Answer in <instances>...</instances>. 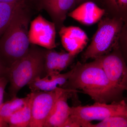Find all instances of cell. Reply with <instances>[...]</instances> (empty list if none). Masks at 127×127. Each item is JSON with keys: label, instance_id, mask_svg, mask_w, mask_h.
I'll return each mask as SVG.
<instances>
[{"label": "cell", "instance_id": "6da1fadb", "mask_svg": "<svg viewBox=\"0 0 127 127\" xmlns=\"http://www.w3.org/2000/svg\"><path fill=\"white\" fill-rule=\"evenodd\" d=\"M88 63L77 62L62 88L87 94L95 102L110 103L123 100L124 91L116 88L107 77L99 60Z\"/></svg>", "mask_w": 127, "mask_h": 127}, {"label": "cell", "instance_id": "d4e9b609", "mask_svg": "<svg viewBox=\"0 0 127 127\" xmlns=\"http://www.w3.org/2000/svg\"><path fill=\"white\" fill-rule=\"evenodd\" d=\"M95 0H75V8L79 5L87 1L95 2Z\"/></svg>", "mask_w": 127, "mask_h": 127}, {"label": "cell", "instance_id": "8fae6325", "mask_svg": "<svg viewBox=\"0 0 127 127\" xmlns=\"http://www.w3.org/2000/svg\"><path fill=\"white\" fill-rule=\"evenodd\" d=\"M105 11L93 1H87L81 4L67 16L79 23L87 26L97 23L104 15Z\"/></svg>", "mask_w": 127, "mask_h": 127}, {"label": "cell", "instance_id": "2e32d148", "mask_svg": "<svg viewBox=\"0 0 127 127\" xmlns=\"http://www.w3.org/2000/svg\"><path fill=\"white\" fill-rule=\"evenodd\" d=\"M28 97V95L26 97L22 98L16 96L1 104L0 106V127H8L7 124L8 118L16 111L24 106Z\"/></svg>", "mask_w": 127, "mask_h": 127}, {"label": "cell", "instance_id": "603a6c76", "mask_svg": "<svg viewBox=\"0 0 127 127\" xmlns=\"http://www.w3.org/2000/svg\"><path fill=\"white\" fill-rule=\"evenodd\" d=\"M2 76L8 77V69L5 67L0 61V77Z\"/></svg>", "mask_w": 127, "mask_h": 127}, {"label": "cell", "instance_id": "e0dca14e", "mask_svg": "<svg viewBox=\"0 0 127 127\" xmlns=\"http://www.w3.org/2000/svg\"><path fill=\"white\" fill-rule=\"evenodd\" d=\"M26 0L11 2H0V38L6 30L15 12Z\"/></svg>", "mask_w": 127, "mask_h": 127}, {"label": "cell", "instance_id": "52a82bcc", "mask_svg": "<svg viewBox=\"0 0 127 127\" xmlns=\"http://www.w3.org/2000/svg\"><path fill=\"white\" fill-rule=\"evenodd\" d=\"M100 61L107 77L117 88L127 89V67L119 45L112 51L97 58Z\"/></svg>", "mask_w": 127, "mask_h": 127}, {"label": "cell", "instance_id": "4fadbf2b", "mask_svg": "<svg viewBox=\"0 0 127 127\" xmlns=\"http://www.w3.org/2000/svg\"><path fill=\"white\" fill-rule=\"evenodd\" d=\"M75 8V0H56L44 7L59 31L63 26L68 12Z\"/></svg>", "mask_w": 127, "mask_h": 127}, {"label": "cell", "instance_id": "7402d4cb", "mask_svg": "<svg viewBox=\"0 0 127 127\" xmlns=\"http://www.w3.org/2000/svg\"><path fill=\"white\" fill-rule=\"evenodd\" d=\"M9 83L8 77L6 76L0 77V106L3 103L5 89Z\"/></svg>", "mask_w": 127, "mask_h": 127}, {"label": "cell", "instance_id": "d6986e66", "mask_svg": "<svg viewBox=\"0 0 127 127\" xmlns=\"http://www.w3.org/2000/svg\"><path fill=\"white\" fill-rule=\"evenodd\" d=\"M127 116H113L107 118L96 124L91 123L90 127H127Z\"/></svg>", "mask_w": 127, "mask_h": 127}, {"label": "cell", "instance_id": "ac0fdd59", "mask_svg": "<svg viewBox=\"0 0 127 127\" xmlns=\"http://www.w3.org/2000/svg\"><path fill=\"white\" fill-rule=\"evenodd\" d=\"M60 54V52L57 51L54 49L45 48L44 59L45 76L52 73L57 72L56 70Z\"/></svg>", "mask_w": 127, "mask_h": 127}, {"label": "cell", "instance_id": "5bb4252c", "mask_svg": "<svg viewBox=\"0 0 127 127\" xmlns=\"http://www.w3.org/2000/svg\"><path fill=\"white\" fill-rule=\"evenodd\" d=\"M94 2L104 10V16L127 22V0H95Z\"/></svg>", "mask_w": 127, "mask_h": 127}, {"label": "cell", "instance_id": "9c48e42d", "mask_svg": "<svg viewBox=\"0 0 127 127\" xmlns=\"http://www.w3.org/2000/svg\"><path fill=\"white\" fill-rule=\"evenodd\" d=\"M58 32L63 47L76 56L85 48L89 40L85 32L78 27L64 26Z\"/></svg>", "mask_w": 127, "mask_h": 127}, {"label": "cell", "instance_id": "ffe728a7", "mask_svg": "<svg viewBox=\"0 0 127 127\" xmlns=\"http://www.w3.org/2000/svg\"><path fill=\"white\" fill-rule=\"evenodd\" d=\"M77 56L70 53L62 51L60 52L56 71L60 73L71 64Z\"/></svg>", "mask_w": 127, "mask_h": 127}, {"label": "cell", "instance_id": "5b68a950", "mask_svg": "<svg viewBox=\"0 0 127 127\" xmlns=\"http://www.w3.org/2000/svg\"><path fill=\"white\" fill-rule=\"evenodd\" d=\"M116 116H127V104L124 99L110 103L95 102L91 105L70 107V117L80 127H89L92 121Z\"/></svg>", "mask_w": 127, "mask_h": 127}, {"label": "cell", "instance_id": "484cf974", "mask_svg": "<svg viewBox=\"0 0 127 127\" xmlns=\"http://www.w3.org/2000/svg\"><path fill=\"white\" fill-rule=\"evenodd\" d=\"M21 0H0V2H11Z\"/></svg>", "mask_w": 127, "mask_h": 127}, {"label": "cell", "instance_id": "30bf717a", "mask_svg": "<svg viewBox=\"0 0 127 127\" xmlns=\"http://www.w3.org/2000/svg\"><path fill=\"white\" fill-rule=\"evenodd\" d=\"M79 92L77 90L66 89L57 100L43 127H63L70 114V107L68 106L67 100L73 94Z\"/></svg>", "mask_w": 127, "mask_h": 127}, {"label": "cell", "instance_id": "9a60e30c", "mask_svg": "<svg viewBox=\"0 0 127 127\" xmlns=\"http://www.w3.org/2000/svg\"><path fill=\"white\" fill-rule=\"evenodd\" d=\"M24 106L18 109L8 118L7 124L8 127H29L31 118V103L30 94Z\"/></svg>", "mask_w": 127, "mask_h": 127}, {"label": "cell", "instance_id": "44dd1931", "mask_svg": "<svg viewBox=\"0 0 127 127\" xmlns=\"http://www.w3.org/2000/svg\"><path fill=\"white\" fill-rule=\"evenodd\" d=\"M127 22L124 26L119 41V47L125 59L127 55Z\"/></svg>", "mask_w": 127, "mask_h": 127}, {"label": "cell", "instance_id": "3957f363", "mask_svg": "<svg viewBox=\"0 0 127 127\" xmlns=\"http://www.w3.org/2000/svg\"><path fill=\"white\" fill-rule=\"evenodd\" d=\"M45 48L31 44L27 54L8 69L9 93L11 98L16 96L21 89L35 78L45 75Z\"/></svg>", "mask_w": 127, "mask_h": 127}, {"label": "cell", "instance_id": "ba28073f", "mask_svg": "<svg viewBox=\"0 0 127 127\" xmlns=\"http://www.w3.org/2000/svg\"><path fill=\"white\" fill-rule=\"evenodd\" d=\"M56 33L54 23L48 21L41 15L30 22L28 37L31 44L47 49H55L57 47Z\"/></svg>", "mask_w": 127, "mask_h": 127}, {"label": "cell", "instance_id": "7c38bea8", "mask_svg": "<svg viewBox=\"0 0 127 127\" xmlns=\"http://www.w3.org/2000/svg\"><path fill=\"white\" fill-rule=\"evenodd\" d=\"M72 69L64 73L54 72L46 75L44 77H38L27 86L31 92H50L58 88H62L66 83L72 72Z\"/></svg>", "mask_w": 127, "mask_h": 127}, {"label": "cell", "instance_id": "cb8c5ba5", "mask_svg": "<svg viewBox=\"0 0 127 127\" xmlns=\"http://www.w3.org/2000/svg\"><path fill=\"white\" fill-rule=\"evenodd\" d=\"M56 0H41V8L43 9L44 7Z\"/></svg>", "mask_w": 127, "mask_h": 127}, {"label": "cell", "instance_id": "7a4b0ae2", "mask_svg": "<svg viewBox=\"0 0 127 127\" xmlns=\"http://www.w3.org/2000/svg\"><path fill=\"white\" fill-rule=\"evenodd\" d=\"M26 4L25 1L16 10L0 38V61L7 69L30 50L28 32L32 12Z\"/></svg>", "mask_w": 127, "mask_h": 127}, {"label": "cell", "instance_id": "277c9868", "mask_svg": "<svg viewBox=\"0 0 127 127\" xmlns=\"http://www.w3.org/2000/svg\"><path fill=\"white\" fill-rule=\"evenodd\" d=\"M127 22L120 18L103 16L98 22L97 30L90 45L82 55L83 62L107 55L119 45L120 34Z\"/></svg>", "mask_w": 127, "mask_h": 127}, {"label": "cell", "instance_id": "8992f818", "mask_svg": "<svg viewBox=\"0 0 127 127\" xmlns=\"http://www.w3.org/2000/svg\"><path fill=\"white\" fill-rule=\"evenodd\" d=\"M66 89L58 88L50 92L37 91L30 93L31 118L30 127H43L59 97Z\"/></svg>", "mask_w": 127, "mask_h": 127}]
</instances>
